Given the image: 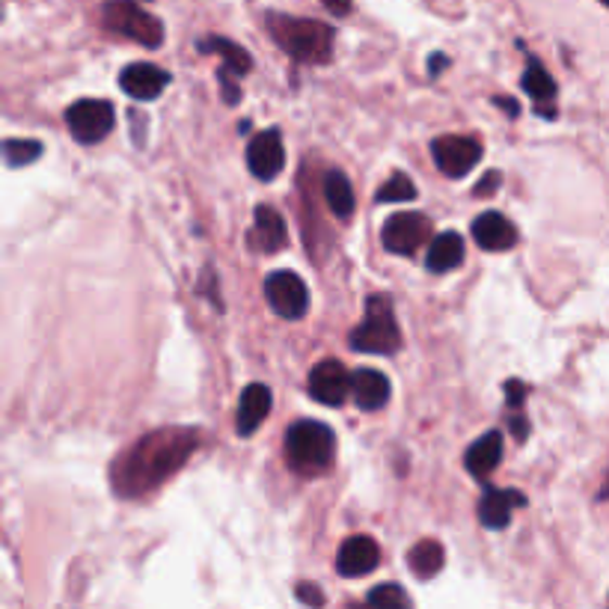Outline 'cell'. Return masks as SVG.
Listing matches in <instances>:
<instances>
[{
	"label": "cell",
	"instance_id": "obj_34",
	"mask_svg": "<svg viewBox=\"0 0 609 609\" xmlns=\"http://www.w3.org/2000/svg\"><path fill=\"white\" fill-rule=\"evenodd\" d=\"M494 104H497V107H503V111H506L511 119H515V116H520V107H518V102H515V99L497 96V99H494Z\"/></svg>",
	"mask_w": 609,
	"mask_h": 609
},
{
	"label": "cell",
	"instance_id": "obj_14",
	"mask_svg": "<svg viewBox=\"0 0 609 609\" xmlns=\"http://www.w3.org/2000/svg\"><path fill=\"white\" fill-rule=\"evenodd\" d=\"M470 232H473L475 244L487 253H506L518 244V226L511 224L506 215H499V212H485V215H479L470 226Z\"/></svg>",
	"mask_w": 609,
	"mask_h": 609
},
{
	"label": "cell",
	"instance_id": "obj_5",
	"mask_svg": "<svg viewBox=\"0 0 609 609\" xmlns=\"http://www.w3.org/2000/svg\"><path fill=\"white\" fill-rule=\"evenodd\" d=\"M104 27L116 36H125L137 46L143 48H161L164 46V24L158 15L143 10L137 0H107L102 10Z\"/></svg>",
	"mask_w": 609,
	"mask_h": 609
},
{
	"label": "cell",
	"instance_id": "obj_17",
	"mask_svg": "<svg viewBox=\"0 0 609 609\" xmlns=\"http://www.w3.org/2000/svg\"><path fill=\"white\" fill-rule=\"evenodd\" d=\"M390 378L378 369H357L354 372V381H351V395H354V405L372 414V410H381V407L390 402Z\"/></svg>",
	"mask_w": 609,
	"mask_h": 609
},
{
	"label": "cell",
	"instance_id": "obj_28",
	"mask_svg": "<svg viewBox=\"0 0 609 609\" xmlns=\"http://www.w3.org/2000/svg\"><path fill=\"white\" fill-rule=\"evenodd\" d=\"M217 84H220V92H224L226 104H238L241 102V90H238V78L229 75L226 68H217Z\"/></svg>",
	"mask_w": 609,
	"mask_h": 609
},
{
	"label": "cell",
	"instance_id": "obj_10",
	"mask_svg": "<svg viewBox=\"0 0 609 609\" xmlns=\"http://www.w3.org/2000/svg\"><path fill=\"white\" fill-rule=\"evenodd\" d=\"M351 381L354 375L342 366L339 360H321L309 372V395L316 398L318 405L339 407L351 393Z\"/></svg>",
	"mask_w": 609,
	"mask_h": 609
},
{
	"label": "cell",
	"instance_id": "obj_16",
	"mask_svg": "<svg viewBox=\"0 0 609 609\" xmlns=\"http://www.w3.org/2000/svg\"><path fill=\"white\" fill-rule=\"evenodd\" d=\"M523 506H526V497L515 487H508V491L485 487V494L479 499V520L485 523L487 530H506L511 511Z\"/></svg>",
	"mask_w": 609,
	"mask_h": 609
},
{
	"label": "cell",
	"instance_id": "obj_26",
	"mask_svg": "<svg viewBox=\"0 0 609 609\" xmlns=\"http://www.w3.org/2000/svg\"><path fill=\"white\" fill-rule=\"evenodd\" d=\"M410 200H417V188L405 173H393L378 191V203H410Z\"/></svg>",
	"mask_w": 609,
	"mask_h": 609
},
{
	"label": "cell",
	"instance_id": "obj_36",
	"mask_svg": "<svg viewBox=\"0 0 609 609\" xmlns=\"http://www.w3.org/2000/svg\"><path fill=\"white\" fill-rule=\"evenodd\" d=\"M600 3H604V7H609V0H600Z\"/></svg>",
	"mask_w": 609,
	"mask_h": 609
},
{
	"label": "cell",
	"instance_id": "obj_20",
	"mask_svg": "<svg viewBox=\"0 0 609 609\" xmlns=\"http://www.w3.org/2000/svg\"><path fill=\"white\" fill-rule=\"evenodd\" d=\"M286 220L280 212H274L271 205H259L256 208V220H253V232H250V244L262 253H277L286 248Z\"/></svg>",
	"mask_w": 609,
	"mask_h": 609
},
{
	"label": "cell",
	"instance_id": "obj_18",
	"mask_svg": "<svg viewBox=\"0 0 609 609\" xmlns=\"http://www.w3.org/2000/svg\"><path fill=\"white\" fill-rule=\"evenodd\" d=\"M520 87L523 92H530V99L535 102L538 113H542L544 119H554L556 116V80L554 75L542 66V60L538 56H530V66L523 72V80H520Z\"/></svg>",
	"mask_w": 609,
	"mask_h": 609
},
{
	"label": "cell",
	"instance_id": "obj_30",
	"mask_svg": "<svg viewBox=\"0 0 609 609\" xmlns=\"http://www.w3.org/2000/svg\"><path fill=\"white\" fill-rule=\"evenodd\" d=\"M499 185H503V176H499L497 169H491L485 179L475 185L473 193H475V196H491V193H497Z\"/></svg>",
	"mask_w": 609,
	"mask_h": 609
},
{
	"label": "cell",
	"instance_id": "obj_27",
	"mask_svg": "<svg viewBox=\"0 0 609 609\" xmlns=\"http://www.w3.org/2000/svg\"><path fill=\"white\" fill-rule=\"evenodd\" d=\"M369 607L372 609H410V598L402 586L395 583H384V586H375L369 592Z\"/></svg>",
	"mask_w": 609,
	"mask_h": 609
},
{
	"label": "cell",
	"instance_id": "obj_6",
	"mask_svg": "<svg viewBox=\"0 0 609 609\" xmlns=\"http://www.w3.org/2000/svg\"><path fill=\"white\" fill-rule=\"evenodd\" d=\"M113 125H116V113L113 104L104 99H80L66 111V128L84 147L102 143L113 131Z\"/></svg>",
	"mask_w": 609,
	"mask_h": 609
},
{
	"label": "cell",
	"instance_id": "obj_22",
	"mask_svg": "<svg viewBox=\"0 0 609 609\" xmlns=\"http://www.w3.org/2000/svg\"><path fill=\"white\" fill-rule=\"evenodd\" d=\"M200 51L203 54H217L220 60H224V66L229 75H236V78H244L250 68H253V56L244 51V48L238 46V42H232V39H224V36H205V39H200Z\"/></svg>",
	"mask_w": 609,
	"mask_h": 609
},
{
	"label": "cell",
	"instance_id": "obj_4",
	"mask_svg": "<svg viewBox=\"0 0 609 609\" xmlns=\"http://www.w3.org/2000/svg\"><path fill=\"white\" fill-rule=\"evenodd\" d=\"M333 449H337V437L330 426L318 419H297L292 429L286 431V455L294 470H304V473L325 470L333 461Z\"/></svg>",
	"mask_w": 609,
	"mask_h": 609
},
{
	"label": "cell",
	"instance_id": "obj_9",
	"mask_svg": "<svg viewBox=\"0 0 609 609\" xmlns=\"http://www.w3.org/2000/svg\"><path fill=\"white\" fill-rule=\"evenodd\" d=\"M431 236V220L419 212H398V215L386 217L384 229H381V241L384 248L395 256H414Z\"/></svg>",
	"mask_w": 609,
	"mask_h": 609
},
{
	"label": "cell",
	"instance_id": "obj_29",
	"mask_svg": "<svg viewBox=\"0 0 609 609\" xmlns=\"http://www.w3.org/2000/svg\"><path fill=\"white\" fill-rule=\"evenodd\" d=\"M297 598H301V604H306V607L313 609L325 607V595H321V588H318L316 583H301V586H297Z\"/></svg>",
	"mask_w": 609,
	"mask_h": 609
},
{
	"label": "cell",
	"instance_id": "obj_24",
	"mask_svg": "<svg viewBox=\"0 0 609 609\" xmlns=\"http://www.w3.org/2000/svg\"><path fill=\"white\" fill-rule=\"evenodd\" d=\"M325 200H328V208L339 220H348L351 212H354V188H351L348 176L342 169L325 173Z\"/></svg>",
	"mask_w": 609,
	"mask_h": 609
},
{
	"label": "cell",
	"instance_id": "obj_11",
	"mask_svg": "<svg viewBox=\"0 0 609 609\" xmlns=\"http://www.w3.org/2000/svg\"><path fill=\"white\" fill-rule=\"evenodd\" d=\"M248 167L250 173L262 181H274L286 167V147L277 128H268L250 140L248 147Z\"/></svg>",
	"mask_w": 609,
	"mask_h": 609
},
{
	"label": "cell",
	"instance_id": "obj_32",
	"mask_svg": "<svg viewBox=\"0 0 609 609\" xmlns=\"http://www.w3.org/2000/svg\"><path fill=\"white\" fill-rule=\"evenodd\" d=\"M446 66H449V56H446V54H431L429 56V75H431V78H441V72Z\"/></svg>",
	"mask_w": 609,
	"mask_h": 609
},
{
	"label": "cell",
	"instance_id": "obj_33",
	"mask_svg": "<svg viewBox=\"0 0 609 609\" xmlns=\"http://www.w3.org/2000/svg\"><path fill=\"white\" fill-rule=\"evenodd\" d=\"M321 3H325V7H328L333 15H339V18H342V15H348V12H351V0H321Z\"/></svg>",
	"mask_w": 609,
	"mask_h": 609
},
{
	"label": "cell",
	"instance_id": "obj_3",
	"mask_svg": "<svg viewBox=\"0 0 609 609\" xmlns=\"http://www.w3.org/2000/svg\"><path fill=\"white\" fill-rule=\"evenodd\" d=\"M348 345L360 354H395L402 348V333L395 325L390 294H372L366 301V316L351 330Z\"/></svg>",
	"mask_w": 609,
	"mask_h": 609
},
{
	"label": "cell",
	"instance_id": "obj_1",
	"mask_svg": "<svg viewBox=\"0 0 609 609\" xmlns=\"http://www.w3.org/2000/svg\"><path fill=\"white\" fill-rule=\"evenodd\" d=\"M196 446H200V431L193 429L149 431L147 437H140L113 464V491L119 497H140V494L155 491L191 458Z\"/></svg>",
	"mask_w": 609,
	"mask_h": 609
},
{
	"label": "cell",
	"instance_id": "obj_35",
	"mask_svg": "<svg viewBox=\"0 0 609 609\" xmlns=\"http://www.w3.org/2000/svg\"><path fill=\"white\" fill-rule=\"evenodd\" d=\"M600 499H609V482L604 485V491H600Z\"/></svg>",
	"mask_w": 609,
	"mask_h": 609
},
{
	"label": "cell",
	"instance_id": "obj_8",
	"mask_svg": "<svg viewBox=\"0 0 609 609\" xmlns=\"http://www.w3.org/2000/svg\"><path fill=\"white\" fill-rule=\"evenodd\" d=\"M265 297L280 318L301 321L309 309V289L294 271H274L265 277Z\"/></svg>",
	"mask_w": 609,
	"mask_h": 609
},
{
	"label": "cell",
	"instance_id": "obj_12",
	"mask_svg": "<svg viewBox=\"0 0 609 609\" xmlns=\"http://www.w3.org/2000/svg\"><path fill=\"white\" fill-rule=\"evenodd\" d=\"M381 562V547L372 535H351L337 554V571L342 576L372 574Z\"/></svg>",
	"mask_w": 609,
	"mask_h": 609
},
{
	"label": "cell",
	"instance_id": "obj_21",
	"mask_svg": "<svg viewBox=\"0 0 609 609\" xmlns=\"http://www.w3.org/2000/svg\"><path fill=\"white\" fill-rule=\"evenodd\" d=\"M464 262V238L458 232H441L431 238L429 256H426V268L431 274H449L461 268Z\"/></svg>",
	"mask_w": 609,
	"mask_h": 609
},
{
	"label": "cell",
	"instance_id": "obj_15",
	"mask_svg": "<svg viewBox=\"0 0 609 609\" xmlns=\"http://www.w3.org/2000/svg\"><path fill=\"white\" fill-rule=\"evenodd\" d=\"M268 414H271V390L265 384L244 386V393L238 398L236 431L241 437L256 434V429L268 419Z\"/></svg>",
	"mask_w": 609,
	"mask_h": 609
},
{
	"label": "cell",
	"instance_id": "obj_13",
	"mask_svg": "<svg viewBox=\"0 0 609 609\" xmlns=\"http://www.w3.org/2000/svg\"><path fill=\"white\" fill-rule=\"evenodd\" d=\"M167 84L169 75L155 63H131L119 75V87L137 102H155L161 92L167 90Z\"/></svg>",
	"mask_w": 609,
	"mask_h": 609
},
{
	"label": "cell",
	"instance_id": "obj_19",
	"mask_svg": "<svg viewBox=\"0 0 609 609\" xmlns=\"http://www.w3.org/2000/svg\"><path fill=\"white\" fill-rule=\"evenodd\" d=\"M503 461V434L499 431H487L479 441L470 443V449L464 455V467L473 479H487Z\"/></svg>",
	"mask_w": 609,
	"mask_h": 609
},
{
	"label": "cell",
	"instance_id": "obj_23",
	"mask_svg": "<svg viewBox=\"0 0 609 609\" xmlns=\"http://www.w3.org/2000/svg\"><path fill=\"white\" fill-rule=\"evenodd\" d=\"M443 562H446L443 544L434 542V538H422V542L414 544L410 554H407V564H410V571H414V576H419V580H431V576L441 574Z\"/></svg>",
	"mask_w": 609,
	"mask_h": 609
},
{
	"label": "cell",
	"instance_id": "obj_25",
	"mask_svg": "<svg viewBox=\"0 0 609 609\" xmlns=\"http://www.w3.org/2000/svg\"><path fill=\"white\" fill-rule=\"evenodd\" d=\"M39 155H42V143H39V140H22V137H10V140L3 143V158H7V164H10L12 169L34 164Z\"/></svg>",
	"mask_w": 609,
	"mask_h": 609
},
{
	"label": "cell",
	"instance_id": "obj_31",
	"mask_svg": "<svg viewBox=\"0 0 609 609\" xmlns=\"http://www.w3.org/2000/svg\"><path fill=\"white\" fill-rule=\"evenodd\" d=\"M523 398H526V386H523V381H508L506 384V402L508 407H523Z\"/></svg>",
	"mask_w": 609,
	"mask_h": 609
},
{
	"label": "cell",
	"instance_id": "obj_7",
	"mask_svg": "<svg viewBox=\"0 0 609 609\" xmlns=\"http://www.w3.org/2000/svg\"><path fill=\"white\" fill-rule=\"evenodd\" d=\"M482 140L473 135H443L431 143V155L443 176L464 179L482 161Z\"/></svg>",
	"mask_w": 609,
	"mask_h": 609
},
{
	"label": "cell",
	"instance_id": "obj_2",
	"mask_svg": "<svg viewBox=\"0 0 609 609\" xmlns=\"http://www.w3.org/2000/svg\"><path fill=\"white\" fill-rule=\"evenodd\" d=\"M265 27L277 46L297 63L325 66L333 60V27L316 18H294L286 12H268Z\"/></svg>",
	"mask_w": 609,
	"mask_h": 609
}]
</instances>
